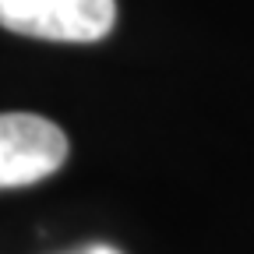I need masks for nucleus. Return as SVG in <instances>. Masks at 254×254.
<instances>
[{"mask_svg":"<svg viewBox=\"0 0 254 254\" xmlns=\"http://www.w3.org/2000/svg\"><path fill=\"white\" fill-rule=\"evenodd\" d=\"M117 21V0H0V25L50 43L106 39Z\"/></svg>","mask_w":254,"mask_h":254,"instance_id":"1","label":"nucleus"},{"mask_svg":"<svg viewBox=\"0 0 254 254\" xmlns=\"http://www.w3.org/2000/svg\"><path fill=\"white\" fill-rule=\"evenodd\" d=\"M67 159V134L36 113H0V190L28 187Z\"/></svg>","mask_w":254,"mask_h":254,"instance_id":"2","label":"nucleus"},{"mask_svg":"<svg viewBox=\"0 0 254 254\" xmlns=\"http://www.w3.org/2000/svg\"><path fill=\"white\" fill-rule=\"evenodd\" d=\"M74 254H120V251H117V247H106V244H92V247L74 251Z\"/></svg>","mask_w":254,"mask_h":254,"instance_id":"3","label":"nucleus"}]
</instances>
